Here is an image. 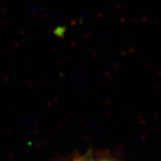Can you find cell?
I'll list each match as a JSON object with an SVG mask.
<instances>
[{"mask_svg": "<svg viewBox=\"0 0 161 161\" xmlns=\"http://www.w3.org/2000/svg\"><path fill=\"white\" fill-rule=\"evenodd\" d=\"M95 161H113V160H109V159H99V160H95Z\"/></svg>", "mask_w": 161, "mask_h": 161, "instance_id": "1", "label": "cell"}]
</instances>
